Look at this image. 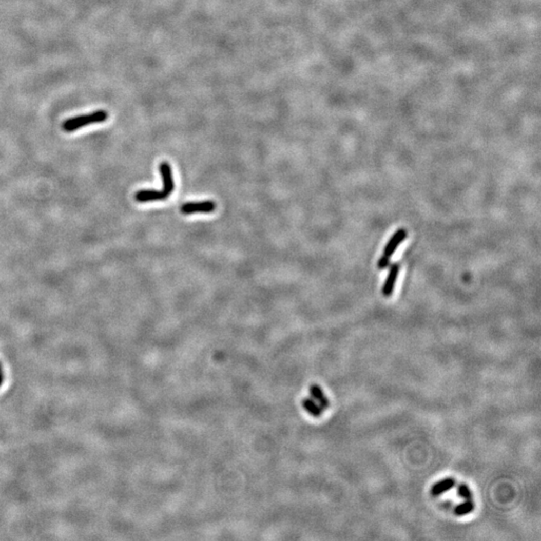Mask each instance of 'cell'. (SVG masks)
<instances>
[{"instance_id": "6da1fadb", "label": "cell", "mask_w": 541, "mask_h": 541, "mask_svg": "<svg viewBox=\"0 0 541 541\" xmlns=\"http://www.w3.org/2000/svg\"><path fill=\"white\" fill-rule=\"evenodd\" d=\"M407 236H408V233L404 228L397 229L392 235V237L389 239V241L387 242L383 250L382 256L379 258V261L377 264L379 270H385L389 267L394 253L399 248V246L407 239Z\"/></svg>"}, {"instance_id": "7a4b0ae2", "label": "cell", "mask_w": 541, "mask_h": 541, "mask_svg": "<svg viewBox=\"0 0 541 541\" xmlns=\"http://www.w3.org/2000/svg\"><path fill=\"white\" fill-rule=\"evenodd\" d=\"M107 118L108 114L105 110H96L88 114L79 115L65 121L63 123V128L67 132H71L87 125L104 123L107 120Z\"/></svg>"}, {"instance_id": "3957f363", "label": "cell", "mask_w": 541, "mask_h": 541, "mask_svg": "<svg viewBox=\"0 0 541 541\" xmlns=\"http://www.w3.org/2000/svg\"><path fill=\"white\" fill-rule=\"evenodd\" d=\"M217 208V205L212 201H205V202H191V203H186L181 207V211L185 215H191L197 212L202 214H208L214 211Z\"/></svg>"}, {"instance_id": "277c9868", "label": "cell", "mask_w": 541, "mask_h": 541, "mask_svg": "<svg viewBox=\"0 0 541 541\" xmlns=\"http://www.w3.org/2000/svg\"><path fill=\"white\" fill-rule=\"evenodd\" d=\"M399 273H400V265L398 263H394L389 267L387 278L382 287V294L384 297L389 298L393 295Z\"/></svg>"}, {"instance_id": "5b68a950", "label": "cell", "mask_w": 541, "mask_h": 541, "mask_svg": "<svg viewBox=\"0 0 541 541\" xmlns=\"http://www.w3.org/2000/svg\"><path fill=\"white\" fill-rule=\"evenodd\" d=\"M160 171H161V175H162L163 185H164L162 191H163V194L166 196V198L167 199L169 197V195L175 189V182H173L171 167H170L168 163L164 162L160 166Z\"/></svg>"}, {"instance_id": "8992f818", "label": "cell", "mask_w": 541, "mask_h": 541, "mask_svg": "<svg viewBox=\"0 0 541 541\" xmlns=\"http://www.w3.org/2000/svg\"><path fill=\"white\" fill-rule=\"evenodd\" d=\"M455 485H456V481H455V479L452 478V477H448V478L440 480L439 482L435 483L432 486L431 493H432L433 496H440V495L444 494L445 492L449 491L450 489H452Z\"/></svg>"}, {"instance_id": "52a82bcc", "label": "cell", "mask_w": 541, "mask_h": 541, "mask_svg": "<svg viewBox=\"0 0 541 541\" xmlns=\"http://www.w3.org/2000/svg\"><path fill=\"white\" fill-rule=\"evenodd\" d=\"M310 393H311V398H313L323 408V410H326L329 408L330 402L319 385H312L310 387Z\"/></svg>"}, {"instance_id": "ba28073f", "label": "cell", "mask_w": 541, "mask_h": 541, "mask_svg": "<svg viewBox=\"0 0 541 541\" xmlns=\"http://www.w3.org/2000/svg\"><path fill=\"white\" fill-rule=\"evenodd\" d=\"M303 407L313 417H320L323 414V408L311 397L303 401Z\"/></svg>"}, {"instance_id": "9c48e42d", "label": "cell", "mask_w": 541, "mask_h": 541, "mask_svg": "<svg viewBox=\"0 0 541 541\" xmlns=\"http://www.w3.org/2000/svg\"><path fill=\"white\" fill-rule=\"evenodd\" d=\"M475 508V505L472 500H466L463 503H460L454 509V513L457 516H464L471 513Z\"/></svg>"}, {"instance_id": "30bf717a", "label": "cell", "mask_w": 541, "mask_h": 541, "mask_svg": "<svg viewBox=\"0 0 541 541\" xmlns=\"http://www.w3.org/2000/svg\"><path fill=\"white\" fill-rule=\"evenodd\" d=\"M457 495L463 499L472 500V492L466 483H460L458 485Z\"/></svg>"}, {"instance_id": "8fae6325", "label": "cell", "mask_w": 541, "mask_h": 541, "mask_svg": "<svg viewBox=\"0 0 541 541\" xmlns=\"http://www.w3.org/2000/svg\"><path fill=\"white\" fill-rule=\"evenodd\" d=\"M3 381H4V374H3V370H2V367H1V364H0V387L3 384Z\"/></svg>"}]
</instances>
